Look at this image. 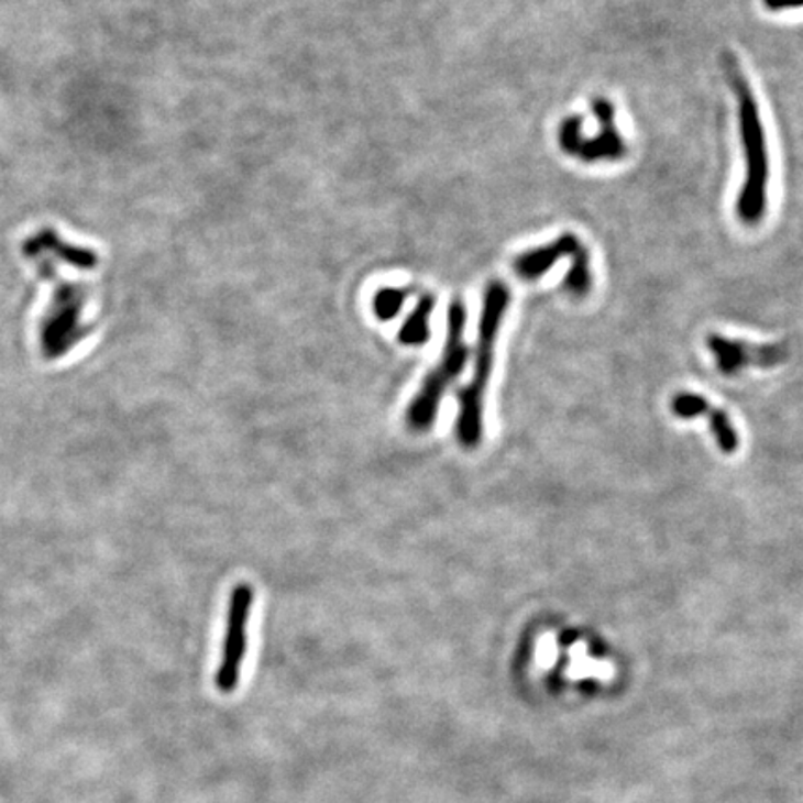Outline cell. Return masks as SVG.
<instances>
[{"instance_id": "obj_5", "label": "cell", "mask_w": 803, "mask_h": 803, "mask_svg": "<svg viewBox=\"0 0 803 803\" xmlns=\"http://www.w3.org/2000/svg\"><path fill=\"white\" fill-rule=\"evenodd\" d=\"M253 605V590L250 584H239L229 600L228 625L223 636L222 659L218 666L217 689L222 694H233L239 689L242 664L246 659L248 619Z\"/></svg>"}, {"instance_id": "obj_2", "label": "cell", "mask_w": 803, "mask_h": 803, "mask_svg": "<svg viewBox=\"0 0 803 803\" xmlns=\"http://www.w3.org/2000/svg\"><path fill=\"white\" fill-rule=\"evenodd\" d=\"M510 306V288L492 282L484 294L473 378L458 393L457 438L463 449H479L484 438V398L495 363V346L504 315Z\"/></svg>"}, {"instance_id": "obj_3", "label": "cell", "mask_w": 803, "mask_h": 803, "mask_svg": "<svg viewBox=\"0 0 803 803\" xmlns=\"http://www.w3.org/2000/svg\"><path fill=\"white\" fill-rule=\"evenodd\" d=\"M465 326H468V309H465L463 300L457 298V300L450 301L449 315H447L443 355L436 369H432L426 376L406 414L409 428L415 432H426L436 425L444 391L460 378V374L468 365L469 348L465 344Z\"/></svg>"}, {"instance_id": "obj_8", "label": "cell", "mask_w": 803, "mask_h": 803, "mask_svg": "<svg viewBox=\"0 0 803 803\" xmlns=\"http://www.w3.org/2000/svg\"><path fill=\"white\" fill-rule=\"evenodd\" d=\"M582 248L579 237L573 233L560 234L554 242L546 244V246L534 248L522 253L514 261V272L521 279L532 282L551 271L552 266L560 258L573 257Z\"/></svg>"}, {"instance_id": "obj_13", "label": "cell", "mask_w": 803, "mask_h": 803, "mask_svg": "<svg viewBox=\"0 0 803 803\" xmlns=\"http://www.w3.org/2000/svg\"><path fill=\"white\" fill-rule=\"evenodd\" d=\"M765 7L772 12L794 10V8H803V0H765Z\"/></svg>"}, {"instance_id": "obj_10", "label": "cell", "mask_w": 803, "mask_h": 803, "mask_svg": "<svg viewBox=\"0 0 803 803\" xmlns=\"http://www.w3.org/2000/svg\"><path fill=\"white\" fill-rule=\"evenodd\" d=\"M433 309H436V296L433 294L420 296L414 311L409 312V317L398 331V342L404 346H425L430 339V318Z\"/></svg>"}, {"instance_id": "obj_1", "label": "cell", "mask_w": 803, "mask_h": 803, "mask_svg": "<svg viewBox=\"0 0 803 803\" xmlns=\"http://www.w3.org/2000/svg\"><path fill=\"white\" fill-rule=\"evenodd\" d=\"M727 80L732 82L738 102V127L743 140L744 156H746V180L743 190L738 194L737 215L744 223L757 226L767 215L768 179H770V164H768L767 132L762 125L761 110L757 105L754 90L748 78L744 77L737 58L727 53L724 56Z\"/></svg>"}, {"instance_id": "obj_12", "label": "cell", "mask_w": 803, "mask_h": 803, "mask_svg": "<svg viewBox=\"0 0 803 803\" xmlns=\"http://www.w3.org/2000/svg\"><path fill=\"white\" fill-rule=\"evenodd\" d=\"M406 298H408V293L402 290V288H380L378 293L374 294V298H372L374 317L382 320V322L395 320L400 315L402 307L406 304Z\"/></svg>"}, {"instance_id": "obj_11", "label": "cell", "mask_w": 803, "mask_h": 803, "mask_svg": "<svg viewBox=\"0 0 803 803\" xmlns=\"http://www.w3.org/2000/svg\"><path fill=\"white\" fill-rule=\"evenodd\" d=\"M564 288L576 298H582L592 290V271H590V255H587L586 248L582 246L571 257V268L565 274Z\"/></svg>"}, {"instance_id": "obj_9", "label": "cell", "mask_w": 803, "mask_h": 803, "mask_svg": "<svg viewBox=\"0 0 803 803\" xmlns=\"http://www.w3.org/2000/svg\"><path fill=\"white\" fill-rule=\"evenodd\" d=\"M78 301L73 300L69 296L67 300H62L53 312V317L48 318L47 324L43 328V350L47 355L64 354L67 348L73 344V337L77 339L78 315H80Z\"/></svg>"}, {"instance_id": "obj_4", "label": "cell", "mask_w": 803, "mask_h": 803, "mask_svg": "<svg viewBox=\"0 0 803 803\" xmlns=\"http://www.w3.org/2000/svg\"><path fill=\"white\" fill-rule=\"evenodd\" d=\"M594 114L600 120V132L594 139H582V118L579 116H570L562 121L560 131H558V142L560 147L568 155L581 158L582 163H600V161H619L627 155V144L619 134L616 127V112L610 101H606L603 97H597L592 102Z\"/></svg>"}, {"instance_id": "obj_7", "label": "cell", "mask_w": 803, "mask_h": 803, "mask_svg": "<svg viewBox=\"0 0 803 803\" xmlns=\"http://www.w3.org/2000/svg\"><path fill=\"white\" fill-rule=\"evenodd\" d=\"M673 415H678L679 419H695L700 415H707L711 432H713L719 450L724 454H735L740 444L737 428L733 425L732 417L724 409L711 406L707 398L695 393H679L673 396L672 400Z\"/></svg>"}, {"instance_id": "obj_6", "label": "cell", "mask_w": 803, "mask_h": 803, "mask_svg": "<svg viewBox=\"0 0 803 803\" xmlns=\"http://www.w3.org/2000/svg\"><path fill=\"white\" fill-rule=\"evenodd\" d=\"M707 348L716 360V366L724 376H737L738 372L749 366L759 369H773L789 360L787 348L781 344H761L754 346L748 342L727 339V337H707Z\"/></svg>"}]
</instances>
